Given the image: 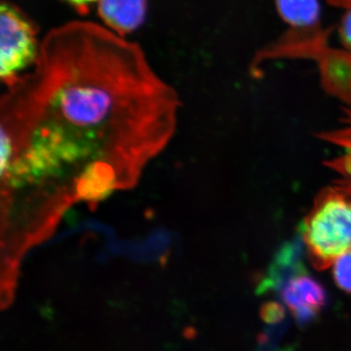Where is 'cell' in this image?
<instances>
[{"label": "cell", "mask_w": 351, "mask_h": 351, "mask_svg": "<svg viewBox=\"0 0 351 351\" xmlns=\"http://www.w3.org/2000/svg\"><path fill=\"white\" fill-rule=\"evenodd\" d=\"M334 277L341 290L351 293V251L346 252L335 262Z\"/></svg>", "instance_id": "obj_10"}, {"label": "cell", "mask_w": 351, "mask_h": 351, "mask_svg": "<svg viewBox=\"0 0 351 351\" xmlns=\"http://www.w3.org/2000/svg\"><path fill=\"white\" fill-rule=\"evenodd\" d=\"M325 91L351 108V51L325 46L314 56Z\"/></svg>", "instance_id": "obj_5"}, {"label": "cell", "mask_w": 351, "mask_h": 351, "mask_svg": "<svg viewBox=\"0 0 351 351\" xmlns=\"http://www.w3.org/2000/svg\"><path fill=\"white\" fill-rule=\"evenodd\" d=\"M179 108L138 44L71 21L45 34L32 71L2 95L1 138L51 188L107 197L137 184Z\"/></svg>", "instance_id": "obj_1"}, {"label": "cell", "mask_w": 351, "mask_h": 351, "mask_svg": "<svg viewBox=\"0 0 351 351\" xmlns=\"http://www.w3.org/2000/svg\"><path fill=\"white\" fill-rule=\"evenodd\" d=\"M281 294L295 319L302 323L315 317L327 302L324 288L306 272L289 279Z\"/></svg>", "instance_id": "obj_4"}, {"label": "cell", "mask_w": 351, "mask_h": 351, "mask_svg": "<svg viewBox=\"0 0 351 351\" xmlns=\"http://www.w3.org/2000/svg\"><path fill=\"white\" fill-rule=\"evenodd\" d=\"M279 15L292 29H309L319 25L318 0H276Z\"/></svg>", "instance_id": "obj_9"}, {"label": "cell", "mask_w": 351, "mask_h": 351, "mask_svg": "<svg viewBox=\"0 0 351 351\" xmlns=\"http://www.w3.org/2000/svg\"><path fill=\"white\" fill-rule=\"evenodd\" d=\"M61 1L68 4L71 8L75 9L80 15H86L90 8L94 4L98 3L99 0H61Z\"/></svg>", "instance_id": "obj_12"}, {"label": "cell", "mask_w": 351, "mask_h": 351, "mask_svg": "<svg viewBox=\"0 0 351 351\" xmlns=\"http://www.w3.org/2000/svg\"><path fill=\"white\" fill-rule=\"evenodd\" d=\"M339 34L343 45L351 51V8L348 9L339 27Z\"/></svg>", "instance_id": "obj_11"}, {"label": "cell", "mask_w": 351, "mask_h": 351, "mask_svg": "<svg viewBox=\"0 0 351 351\" xmlns=\"http://www.w3.org/2000/svg\"><path fill=\"white\" fill-rule=\"evenodd\" d=\"M99 17L107 29L126 38L144 24L147 0H99Z\"/></svg>", "instance_id": "obj_6"}, {"label": "cell", "mask_w": 351, "mask_h": 351, "mask_svg": "<svg viewBox=\"0 0 351 351\" xmlns=\"http://www.w3.org/2000/svg\"><path fill=\"white\" fill-rule=\"evenodd\" d=\"M332 5L343 7V8H351V0H327Z\"/></svg>", "instance_id": "obj_13"}, {"label": "cell", "mask_w": 351, "mask_h": 351, "mask_svg": "<svg viewBox=\"0 0 351 351\" xmlns=\"http://www.w3.org/2000/svg\"><path fill=\"white\" fill-rule=\"evenodd\" d=\"M0 77L10 86L38 60V29L24 11L9 1L0 6Z\"/></svg>", "instance_id": "obj_3"}, {"label": "cell", "mask_w": 351, "mask_h": 351, "mask_svg": "<svg viewBox=\"0 0 351 351\" xmlns=\"http://www.w3.org/2000/svg\"><path fill=\"white\" fill-rule=\"evenodd\" d=\"M306 269L302 267L300 247L298 244H288L279 252L274 265L270 267L267 276L263 278L258 291L277 289L283 286L286 279H291L298 274H304Z\"/></svg>", "instance_id": "obj_8"}, {"label": "cell", "mask_w": 351, "mask_h": 351, "mask_svg": "<svg viewBox=\"0 0 351 351\" xmlns=\"http://www.w3.org/2000/svg\"><path fill=\"white\" fill-rule=\"evenodd\" d=\"M343 110V125L334 130L321 132L318 137L341 149L339 156L328 160L325 165L336 175L332 188L351 197V108Z\"/></svg>", "instance_id": "obj_7"}, {"label": "cell", "mask_w": 351, "mask_h": 351, "mask_svg": "<svg viewBox=\"0 0 351 351\" xmlns=\"http://www.w3.org/2000/svg\"><path fill=\"white\" fill-rule=\"evenodd\" d=\"M307 256L315 269L324 270L351 251V197L326 188L314 199L301 232Z\"/></svg>", "instance_id": "obj_2"}]
</instances>
